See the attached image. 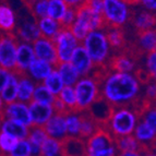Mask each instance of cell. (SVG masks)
<instances>
[{
  "label": "cell",
  "instance_id": "6da1fadb",
  "mask_svg": "<svg viewBox=\"0 0 156 156\" xmlns=\"http://www.w3.org/2000/svg\"><path fill=\"white\" fill-rule=\"evenodd\" d=\"M99 95L112 107L141 106V83L134 73L109 71L99 80Z\"/></svg>",
  "mask_w": 156,
  "mask_h": 156
},
{
  "label": "cell",
  "instance_id": "7a4b0ae2",
  "mask_svg": "<svg viewBox=\"0 0 156 156\" xmlns=\"http://www.w3.org/2000/svg\"><path fill=\"white\" fill-rule=\"evenodd\" d=\"M139 121V109L134 106L114 107L109 118L103 128L112 134L114 139L130 135Z\"/></svg>",
  "mask_w": 156,
  "mask_h": 156
},
{
  "label": "cell",
  "instance_id": "3957f363",
  "mask_svg": "<svg viewBox=\"0 0 156 156\" xmlns=\"http://www.w3.org/2000/svg\"><path fill=\"white\" fill-rule=\"evenodd\" d=\"M81 45L85 48L95 67H107L110 60L112 48L108 44L104 29L91 31L81 42Z\"/></svg>",
  "mask_w": 156,
  "mask_h": 156
},
{
  "label": "cell",
  "instance_id": "277c9868",
  "mask_svg": "<svg viewBox=\"0 0 156 156\" xmlns=\"http://www.w3.org/2000/svg\"><path fill=\"white\" fill-rule=\"evenodd\" d=\"M99 80L95 76L80 78L74 84L73 89L76 98V110L86 112L91 105L96 101L99 95Z\"/></svg>",
  "mask_w": 156,
  "mask_h": 156
},
{
  "label": "cell",
  "instance_id": "5b68a950",
  "mask_svg": "<svg viewBox=\"0 0 156 156\" xmlns=\"http://www.w3.org/2000/svg\"><path fill=\"white\" fill-rule=\"evenodd\" d=\"M117 153L115 139L103 127L85 140V156H117Z\"/></svg>",
  "mask_w": 156,
  "mask_h": 156
},
{
  "label": "cell",
  "instance_id": "8992f818",
  "mask_svg": "<svg viewBox=\"0 0 156 156\" xmlns=\"http://www.w3.org/2000/svg\"><path fill=\"white\" fill-rule=\"evenodd\" d=\"M103 19L105 25L122 27L131 18L129 3L125 0H103Z\"/></svg>",
  "mask_w": 156,
  "mask_h": 156
},
{
  "label": "cell",
  "instance_id": "52a82bcc",
  "mask_svg": "<svg viewBox=\"0 0 156 156\" xmlns=\"http://www.w3.org/2000/svg\"><path fill=\"white\" fill-rule=\"evenodd\" d=\"M57 52L58 62H70L72 54L80 43L73 36L69 29L61 27L60 31L52 38Z\"/></svg>",
  "mask_w": 156,
  "mask_h": 156
},
{
  "label": "cell",
  "instance_id": "ba28073f",
  "mask_svg": "<svg viewBox=\"0 0 156 156\" xmlns=\"http://www.w3.org/2000/svg\"><path fill=\"white\" fill-rule=\"evenodd\" d=\"M18 43L12 33L0 35V68L8 71L16 70Z\"/></svg>",
  "mask_w": 156,
  "mask_h": 156
},
{
  "label": "cell",
  "instance_id": "9c48e42d",
  "mask_svg": "<svg viewBox=\"0 0 156 156\" xmlns=\"http://www.w3.org/2000/svg\"><path fill=\"white\" fill-rule=\"evenodd\" d=\"M70 63L78 71L81 78L92 76L94 70L96 69L90 55L81 44H79L76 49H74V51H73L72 57L70 59Z\"/></svg>",
  "mask_w": 156,
  "mask_h": 156
},
{
  "label": "cell",
  "instance_id": "30bf717a",
  "mask_svg": "<svg viewBox=\"0 0 156 156\" xmlns=\"http://www.w3.org/2000/svg\"><path fill=\"white\" fill-rule=\"evenodd\" d=\"M5 119H12L23 123L26 127H32L31 117H30L29 104L22 101H12L10 104H5L1 110Z\"/></svg>",
  "mask_w": 156,
  "mask_h": 156
},
{
  "label": "cell",
  "instance_id": "8fae6325",
  "mask_svg": "<svg viewBox=\"0 0 156 156\" xmlns=\"http://www.w3.org/2000/svg\"><path fill=\"white\" fill-rule=\"evenodd\" d=\"M32 46H33L35 58L44 60L46 62L52 65L54 67L58 63L56 47L52 39L41 36L32 44Z\"/></svg>",
  "mask_w": 156,
  "mask_h": 156
},
{
  "label": "cell",
  "instance_id": "7c38bea8",
  "mask_svg": "<svg viewBox=\"0 0 156 156\" xmlns=\"http://www.w3.org/2000/svg\"><path fill=\"white\" fill-rule=\"evenodd\" d=\"M76 20L80 21L81 23H83L90 30V32L95 31V30L105 29V26H106L104 19H103V14L94 12L93 10H91L89 8V5H86L85 2L76 8Z\"/></svg>",
  "mask_w": 156,
  "mask_h": 156
},
{
  "label": "cell",
  "instance_id": "4fadbf2b",
  "mask_svg": "<svg viewBox=\"0 0 156 156\" xmlns=\"http://www.w3.org/2000/svg\"><path fill=\"white\" fill-rule=\"evenodd\" d=\"M132 135L141 145V152L147 151V150L155 151L156 129H153L139 119Z\"/></svg>",
  "mask_w": 156,
  "mask_h": 156
},
{
  "label": "cell",
  "instance_id": "5bb4252c",
  "mask_svg": "<svg viewBox=\"0 0 156 156\" xmlns=\"http://www.w3.org/2000/svg\"><path fill=\"white\" fill-rule=\"evenodd\" d=\"M29 110L32 126H35V127H43L50 119L52 115L55 114L51 105L42 104L34 101L29 103Z\"/></svg>",
  "mask_w": 156,
  "mask_h": 156
},
{
  "label": "cell",
  "instance_id": "9a60e30c",
  "mask_svg": "<svg viewBox=\"0 0 156 156\" xmlns=\"http://www.w3.org/2000/svg\"><path fill=\"white\" fill-rule=\"evenodd\" d=\"M34 59H35V54L32 44L19 42L16 47V61L14 71L19 74H25Z\"/></svg>",
  "mask_w": 156,
  "mask_h": 156
},
{
  "label": "cell",
  "instance_id": "2e32d148",
  "mask_svg": "<svg viewBox=\"0 0 156 156\" xmlns=\"http://www.w3.org/2000/svg\"><path fill=\"white\" fill-rule=\"evenodd\" d=\"M12 34L19 42L30 43V44H33L37 38L42 36L38 26H37V22L34 20L23 21L20 25L16 26Z\"/></svg>",
  "mask_w": 156,
  "mask_h": 156
},
{
  "label": "cell",
  "instance_id": "e0dca14e",
  "mask_svg": "<svg viewBox=\"0 0 156 156\" xmlns=\"http://www.w3.org/2000/svg\"><path fill=\"white\" fill-rule=\"evenodd\" d=\"M46 134L52 139L62 141L67 138V129H66V119L63 114H54L50 119L43 126Z\"/></svg>",
  "mask_w": 156,
  "mask_h": 156
},
{
  "label": "cell",
  "instance_id": "ac0fdd59",
  "mask_svg": "<svg viewBox=\"0 0 156 156\" xmlns=\"http://www.w3.org/2000/svg\"><path fill=\"white\" fill-rule=\"evenodd\" d=\"M54 69H55V67L52 65L46 62L44 60L35 58L30 65L25 74L29 78H31L35 83H42L43 81L51 73Z\"/></svg>",
  "mask_w": 156,
  "mask_h": 156
},
{
  "label": "cell",
  "instance_id": "d6986e66",
  "mask_svg": "<svg viewBox=\"0 0 156 156\" xmlns=\"http://www.w3.org/2000/svg\"><path fill=\"white\" fill-rule=\"evenodd\" d=\"M112 108H114V107H112L103 97L99 96L98 98L91 105V107H90L86 112H89L90 116H91L101 127H103V126L106 123L107 120H108V118H109Z\"/></svg>",
  "mask_w": 156,
  "mask_h": 156
},
{
  "label": "cell",
  "instance_id": "ffe728a7",
  "mask_svg": "<svg viewBox=\"0 0 156 156\" xmlns=\"http://www.w3.org/2000/svg\"><path fill=\"white\" fill-rule=\"evenodd\" d=\"M110 71L125 73H134L136 69V60L128 54H119L116 57L112 58L108 62Z\"/></svg>",
  "mask_w": 156,
  "mask_h": 156
},
{
  "label": "cell",
  "instance_id": "44dd1931",
  "mask_svg": "<svg viewBox=\"0 0 156 156\" xmlns=\"http://www.w3.org/2000/svg\"><path fill=\"white\" fill-rule=\"evenodd\" d=\"M133 26L138 33L148 30H154L155 27V14L152 11L140 10L135 13L132 18Z\"/></svg>",
  "mask_w": 156,
  "mask_h": 156
},
{
  "label": "cell",
  "instance_id": "7402d4cb",
  "mask_svg": "<svg viewBox=\"0 0 156 156\" xmlns=\"http://www.w3.org/2000/svg\"><path fill=\"white\" fill-rule=\"evenodd\" d=\"M36 83L32 80L31 78L26 74H20L18 83V95H16V101L29 104L32 101V96L35 89Z\"/></svg>",
  "mask_w": 156,
  "mask_h": 156
},
{
  "label": "cell",
  "instance_id": "603a6c76",
  "mask_svg": "<svg viewBox=\"0 0 156 156\" xmlns=\"http://www.w3.org/2000/svg\"><path fill=\"white\" fill-rule=\"evenodd\" d=\"M61 143L62 156H85V141L82 139L67 136Z\"/></svg>",
  "mask_w": 156,
  "mask_h": 156
},
{
  "label": "cell",
  "instance_id": "cb8c5ba5",
  "mask_svg": "<svg viewBox=\"0 0 156 156\" xmlns=\"http://www.w3.org/2000/svg\"><path fill=\"white\" fill-rule=\"evenodd\" d=\"M29 127L12 119H3L2 123L0 126V131L12 135L18 140H25L29 135Z\"/></svg>",
  "mask_w": 156,
  "mask_h": 156
},
{
  "label": "cell",
  "instance_id": "d4e9b609",
  "mask_svg": "<svg viewBox=\"0 0 156 156\" xmlns=\"http://www.w3.org/2000/svg\"><path fill=\"white\" fill-rule=\"evenodd\" d=\"M47 138H48V135L46 134L43 127H35V126L30 127L29 135H27L26 140L29 141L30 146H31L32 156L41 155V145Z\"/></svg>",
  "mask_w": 156,
  "mask_h": 156
},
{
  "label": "cell",
  "instance_id": "484cf974",
  "mask_svg": "<svg viewBox=\"0 0 156 156\" xmlns=\"http://www.w3.org/2000/svg\"><path fill=\"white\" fill-rule=\"evenodd\" d=\"M16 27V16L10 5H0V31L12 33Z\"/></svg>",
  "mask_w": 156,
  "mask_h": 156
},
{
  "label": "cell",
  "instance_id": "4316f807",
  "mask_svg": "<svg viewBox=\"0 0 156 156\" xmlns=\"http://www.w3.org/2000/svg\"><path fill=\"white\" fill-rule=\"evenodd\" d=\"M55 69L59 73L65 86H74V84L81 78L78 71L70 62H58L55 66Z\"/></svg>",
  "mask_w": 156,
  "mask_h": 156
},
{
  "label": "cell",
  "instance_id": "83f0119b",
  "mask_svg": "<svg viewBox=\"0 0 156 156\" xmlns=\"http://www.w3.org/2000/svg\"><path fill=\"white\" fill-rule=\"evenodd\" d=\"M19 74L16 71H12L10 74L8 82L5 86L0 92V96L2 99L3 104H10L12 101H16V95H18V83H19Z\"/></svg>",
  "mask_w": 156,
  "mask_h": 156
},
{
  "label": "cell",
  "instance_id": "f1b7e54d",
  "mask_svg": "<svg viewBox=\"0 0 156 156\" xmlns=\"http://www.w3.org/2000/svg\"><path fill=\"white\" fill-rule=\"evenodd\" d=\"M81 112V125H80V133L79 138L85 141L89 139L92 134L98 130L101 126L90 116L87 112Z\"/></svg>",
  "mask_w": 156,
  "mask_h": 156
},
{
  "label": "cell",
  "instance_id": "f546056e",
  "mask_svg": "<svg viewBox=\"0 0 156 156\" xmlns=\"http://www.w3.org/2000/svg\"><path fill=\"white\" fill-rule=\"evenodd\" d=\"M37 26H38L41 35L46 38L52 39L55 37V35L60 31L61 25L58 21L54 20V19L49 18V16H45V18L38 19L37 20Z\"/></svg>",
  "mask_w": 156,
  "mask_h": 156
},
{
  "label": "cell",
  "instance_id": "4dcf8cb0",
  "mask_svg": "<svg viewBox=\"0 0 156 156\" xmlns=\"http://www.w3.org/2000/svg\"><path fill=\"white\" fill-rule=\"evenodd\" d=\"M138 46L142 52L155 51L156 50V32L155 30H148L139 33Z\"/></svg>",
  "mask_w": 156,
  "mask_h": 156
},
{
  "label": "cell",
  "instance_id": "1f68e13d",
  "mask_svg": "<svg viewBox=\"0 0 156 156\" xmlns=\"http://www.w3.org/2000/svg\"><path fill=\"white\" fill-rule=\"evenodd\" d=\"M105 34L112 49H121L125 46V33L120 27L105 26Z\"/></svg>",
  "mask_w": 156,
  "mask_h": 156
},
{
  "label": "cell",
  "instance_id": "d6a6232c",
  "mask_svg": "<svg viewBox=\"0 0 156 156\" xmlns=\"http://www.w3.org/2000/svg\"><path fill=\"white\" fill-rule=\"evenodd\" d=\"M66 129H67V136L79 138L81 125V112L78 110L68 112L65 115Z\"/></svg>",
  "mask_w": 156,
  "mask_h": 156
},
{
  "label": "cell",
  "instance_id": "836d02e7",
  "mask_svg": "<svg viewBox=\"0 0 156 156\" xmlns=\"http://www.w3.org/2000/svg\"><path fill=\"white\" fill-rule=\"evenodd\" d=\"M115 145L117 152H140L141 145L132 134L115 139Z\"/></svg>",
  "mask_w": 156,
  "mask_h": 156
},
{
  "label": "cell",
  "instance_id": "e575fe53",
  "mask_svg": "<svg viewBox=\"0 0 156 156\" xmlns=\"http://www.w3.org/2000/svg\"><path fill=\"white\" fill-rule=\"evenodd\" d=\"M39 156H62L61 141L48 136L41 145V155Z\"/></svg>",
  "mask_w": 156,
  "mask_h": 156
},
{
  "label": "cell",
  "instance_id": "d590c367",
  "mask_svg": "<svg viewBox=\"0 0 156 156\" xmlns=\"http://www.w3.org/2000/svg\"><path fill=\"white\" fill-rule=\"evenodd\" d=\"M43 85L46 86V89L52 94V95H55L56 97L59 95V93L61 92V90L63 89V82L60 78L59 73L57 72L56 69L51 71L49 76H47L44 81L42 82Z\"/></svg>",
  "mask_w": 156,
  "mask_h": 156
},
{
  "label": "cell",
  "instance_id": "8d00e7d4",
  "mask_svg": "<svg viewBox=\"0 0 156 156\" xmlns=\"http://www.w3.org/2000/svg\"><path fill=\"white\" fill-rule=\"evenodd\" d=\"M68 5L63 0H48L47 7V16L54 19L56 21L60 22L63 14L67 11Z\"/></svg>",
  "mask_w": 156,
  "mask_h": 156
},
{
  "label": "cell",
  "instance_id": "74e56055",
  "mask_svg": "<svg viewBox=\"0 0 156 156\" xmlns=\"http://www.w3.org/2000/svg\"><path fill=\"white\" fill-rule=\"evenodd\" d=\"M55 98V95H52L46 89V86L43 85V83H36L33 92V96H32V101H37V103H42V104L52 105Z\"/></svg>",
  "mask_w": 156,
  "mask_h": 156
},
{
  "label": "cell",
  "instance_id": "f35d334b",
  "mask_svg": "<svg viewBox=\"0 0 156 156\" xmlns=\"http://www.w3.org/2000/svg\"><path fill=\"white\" fill-rule=\"evenodd\" d=\"M57 97L63 103L68 112L76 110V98L73 86H63Z\"/></svg>",
  "mask_w": 156,
  "mask_h": 156
},
{
  "label": "cell",
  "instance_id": "ab89813d",
  "mask_svg": "<svg viewBox=\"0 0 156 156\" xmlns=\"http://www.w3.org/2000/svg\"><path fill=\"white\" fill-rule=\"evenodd\" d=\"M7 156H32L29 141L26 139L25 140H19L16 147L13 148Z\"/></svg>",
  "mask_w": 156,
  "mask_h": 156
},
{
  "label": "cell",
  "instance_id": "60d3db41",
  "mask_svg": "<svg viewBox=\"0 0 156 156\" xmlns=\"http://www.w3.org/2000/svg\"><path fill=\"white\" fill-rule=\"evenodd\" d=\"M47 7H48V0H35L32 5L34 18L38 20L47 16Z\"/></svg>",
  "mask_w": 156,
  "mask_h": 156
},
{
  "label": "cell",
  "instance_id": "b9f144b4",
  "mask_svg": "<svg viewBox=\"0 0 156 156\" xmlns=\"http://www.w3.org/2000/svg\"><path fill=\"white\" fill-rule=\"evenodd\" d=\"M145 71L152 80H155L156 76V51L146 54Z\"/></svg>",
  "mask_w": 156,
  "mask_h": 156
},
{
  "label": "cell",
  "instance_id": "7bdbcfd3",
  "mask_svg": "<svg viewBox=\"0 0 156 156\" xmlns=\"http://www.w3.org/2000/svg\"><path fill=\"white\" fill-rule=\"evenodd\" d=\"M76 9L68 7L67 11L65 12L62 19L59 22L61 27H63V29H70V26L73 24V22L76 21Z\"/></svg>",
  "mask_w": 156,
  "mask_h": 156
},
{
  "label": "cell",
  "instance_id": "ee69618b",
  "mask_svg": "<svg viewBox=\"0 0 156 156\" xmlns=\"http://www.w3.org/2000/svg\"><path fill=\"white\" fill-rule=\"evenodd\" d=\"M155 97H156V85L154 80H152L145 84L143 99L148 101V103H155Z\"/></svg>",
  "mask_w": 156,
  "mask_h": 156
},
{
  "label": "cell",
  "instance_id": "f6af8a7d",
  "mask_svg": "<svg viewBox=\"0 0 156 156\" xmlns=\"http://www.w3.org/2000/svg\"><path fill=\"white\" fill-rule=\"evenodd\" d=\"M85 3L89 5V8L94 12H103V0H86Z\"/></svg>",
  "mask_w": 156,
  "mask_h": 156
},
{
  "label": "cell",
  "instance_id": "bcb514c9",
  "mask_svg": "<svg viewBox=\"0 0 156 156\" xmlns=\"http://www.w3.org/2000/svg\"><path fill=\"white\" fill-rule=\"evenodd\" d=\"M52 108H54V112H56V114H63L66 115L68 112V109L66 108V106L63 105V103L61 101H60L58 97H56L55 101H54V103H52Z\"/></svg>",
  "mask_w": 156,
  "mask_h": 156
},
{
  "label": "cell",
  "instance_id": "7dc6e473",
  "mask_svg": "<svg viewBox=\"0 0 156 156\" xmlns=\"http://www.w3.org/2000/svg\"><path fill=\"white\" fill-rule=\"evenodd\" d=\"M11 72H12V71H8V70H5V69L0 68V92L2 91V89L5 86L7 82H8Z\"/></svg>",
  "mask_w": 156,
  "mask_h": 156
},
{
  "label": "cell",
  "instance_id": "c3c4849f",
  "mask_svg": "<svg viewBox=\"0 0 156 156\" xmlns=\"http://www.w3.org/2000/svg\"><path fill=\"white\" fill-rule=\"evenodd\" d=\"M140 2L145 10L152 11V12L156 10V0H140Z\"/></svg>",
  "mask_w": 156,
  "mask_h": 156
},
{
  "label": "cell",
  "instance_id": "681fc988",
  "mask_svg": "<svg viewBox=\"0 0 156 156\" xmlns=\"http://www.w3.org/2000/svg\"><path fill=\"white\" fill-rule=\"evenodd\" d=\"M68 5V7H71V8H78L81 5H83L86 0H63Z\"/></svg>",
  "mask_w": 156,
  "mask_h": 156
},
{
  "label": "cell",
  "instance_id": "f907efd6",
  "mask_svg": "<svg viewBox=\"0 0 156 156\" xmlns=\"http://www.w3.org/2000/svg\"><path fill=\"white\" fill-rule=\"evenodd\" d=\"M117 156H142L140 152H118Z\"/></svg>",
  "mask_w": 156,
  "mask_h": 156
},
{
  "label": "cell",
  "instance_id": "816d5d0a",
  "mask_svg": "<svg viewBox=\"0 0 156 156\" xmlns=\"http://www.w3.org/2000/svg\"><path fill=\"white\" fill-rule=\"evenodd\" d=\"M141 154H142V156H156L155 151H152V150H147V151L141 152Z\"/></svg>",
  "mask_w": 156,
  "mask_h": 156
},
{
  "label": "cell",
  "instance_id": "f5cc1de1",
  "mask_svg": "<svg viewBox=\"0 0 156 156\" xmlns=\"http://www.w3.org/2000/svg\"><path fill=\"white\" fill-rule=\"evenodd\" d=\"M3 106H5V104H3L2 99H1V96H0V112H1V110H2Z\"/></svg>",
  "mask_w": 156,
  "mask_h": 156
},
{
  "label": "cell",
  "instance_id": "db71d44e",
  "mask_svg": "<svg viewBox=\"0 0 156 156\" xmlns=\"http://www.w3.org/2000/svg\"><path fill=\"white\" fill-rule=\"evenodd\" d=\"M3 116H2V114H1V112H0V126H1V123H2V121H3Z\"/></svg>",
  "mask_w": 156,
  "mask_h": 156
},
{
  "label": "cell",
  "instance_id": "11a10c76",
  "mask_svg": "<svg viewBox=\"0 0 156 156\" xmlns=\"http://www.w3.org/2000/svg\"><path fill=\"white\" fill-rule=\"evenodd\" d=\"M125 1H126V2H128V3H129V2H130V1H131V0H125Z\"/></svg>",
  "mask_w": 156,
  "mask_h": 156
}]
</instances>
